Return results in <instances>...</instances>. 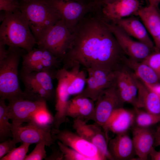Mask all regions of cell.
<instances>
[{"label":"cell","mask_w":160,"mask_h":160,"mask_svg":"<svg viewBox=\"0 0 160 160\" xmlns=\"http://www.w3.org/2000/svg\"><path fill=\"white\" fill-rule=\"evenodd\" d=\"M71 48L62 60V68L79 64L86 71L100 69L115 72L127 57L106 25L99 8L87 14L72 32Z\"/></svg>","instance_id":"obj_1"},{"label":"cell","mask_w":160,"mask_h":160,"mask_svg":"<svg viewBox=\"0 0 160 160\" xmlns=\"http://www.w3.org/2000/svg\"><path fill=\"white\" fill-rule=\"evenodd\" d=\"M5 13L6 17L0 27V42L27 52L32 50L37 41L25 17L20 10Z\"/></svg>","instance_id":"obj_2"},{"label":"cell","mask_w":160,"mask_h":160,"mask_svg":"<svg viewBox=\"0 0 160 160\" xmlns=\"http://www.w3.org/2000/svg\"><path fill=\"white\" fill-rule=\"evenodd\" d=\"M8 53L0 60V97L9 102L26 99L20 87L18 69L20 61L24 54L23 49L9 47Z\"/></svg>","instance_id":"obj_3"},{"label":"cell","mask_w":160,"mask_h":160,"mask_svg":"<svg viewBox=\"0 0 160 160\" xmlns=\"http://www.w3.org/2000/svg\"><path fill=\"white\" fill-rule=\"evenodd\" d=\"M20 9L27 19L37 41L62 19L49 0L22 2Z\"/></svg>","instance_id":"obj_4"},{"label":"cell","mask_w":160,"mask_h":160,"mask_svg":"<svg viewBox=\"0 0 160 160\" xmlns=\"http://www.w3.org/2000/svg\"><path fill=\"white\" fill-rule=\"evenodd\" d=\"M73 35L61 19L38 41L39 47L46 49L61 61L71 47Z\"/></svg>","instance_id":"obj_5"},{"label":"cell","mask_w":160,"mask_h":160,"mask_svg":"<svg viewBox=\"0 0 160 160\" xmlns=\"http://www.w3.org/2000/svg\"><path fill=\"white\" fill-rule=\"evenodd\" d=\"M72 33L77 24L87 14L97 9L98 5L94 2L80 3L73 0H49Z\"/></svg>","instance_id":"obj_6"},{"label":"cell","mask_w":160,"mask_h":160,"mask_svg":"<svg viewBox=\"0 0 160 160\" xmlns=\"http://www.w3.org/2000/svg\"><path fill=\"white\" fill-rule=\"evenodd\" d=\"M22 57L21 71L28 73L33 72L52 71L59 69L61 61L47 49L33 48Z\"/></svg>","instance_id":"obj_7"},{"label":"cell","mask_w":160,"mask_h":160,"mask_svg":"<svg viewBox=\"0 0 160 160\" xmlns=\"http://www.w3.org/2000/svg\"><path fill=\"white\" fill-rule=\"evenodd\" d=\"M54 140L76 150L91 160H104L97 148L94 145L75 133L66 129L60 130L53 128L51 129Z\"/></svg>","instance_id":"obj_8"},{"label":"cell","mask_w":160,"mask_h":160,"mask_svg":"<svg viewBox=\"0 0 160 160\" xmlns=\"http://www.w3.org/2000/svg\"><path fill=\"white\" fill-rule=\"evenodd\" d=\"M104 20L106 25L128 57L141 62L155 51L145 44L133 40L131 36L117 25Z\"/></svg>","instance_id":"obj_9"},{"label":"cell","mask_w":160,"mask_h":160,"mask_svg":"<svg viewBox=\"0 0 160 160\" xmlns=\"http://www.w3.org/2000/svg\"><path fill=\"white\" fill-rule=\"evenodd\" d=\"M73 128L82 137L95 145L104 160H113L108 149L109 141L107 133L96 123L88 124L87 122L78 119H74Z\"/></svg>","instance_id":"obj_10"},{"label":"cell","mask_w":160,"mask_h":160,"mask_svg":"<svg viewBox=\"0 0 160 160\" xmlns=\"http://www.w3.org/2000/svg\"><path fill=\"white\" fill-rule=\"evenodd\" d=\"M51 129V126L43 127L30 123L24 126L12 124V138L17 143L31 144L44 143L46 146L50 147L55 141L52 137Z\"/></svg>","instance_id":"obj_11"},{"label":"cell","mask_w":160,"mask_h":160,"mask_svg":"<svg viewBox=\"0 0 160 160\" xmlns=\"http://www.w3.org/2000/svg\"><path fill=\"white\" fill-rule=\"evenodd\" d=\"M95 102L92 120L102 127L113 111L122 107L124 104L118 95L115 84L103 91Z\"/></svg>","instance_id":"obj_12"},{"label":"cell","mask_w":160,"mask_h":160,"mask_svg":"<svg viewBox=\"0 0 160 160\" xmlns=\"http://www.w3.org/2000/svg\"><path fill=\"white\" fill-rule=\"evenodd\" d=\"M87 71L88 77L86 86L82 92L77 95L88 97L95 102L103 91L114 84L117 71L89 69Z\"/></svg>","instance_id":"obj_13"},{"label":"cell","mask_w":160,"mask_h":160,"mask_svg":"<svg viewBox=\"0 0 160 160\" xmlns=\"http://www.w3.org/2000/svg\"><path fill=\"white\" fill-rule=\"evenodd\" d=\"M55 78L57 81V84L55 90L56 113L54 116L53 124L54 128L59 129L61 124L66 121V108L70 96L68 92V79L67 70L63 68L59 69Z\"/></svg>","instance_id":"obj_14"},{"label":"cell","mask_w":160,"mask_h":160,"mask_svg":"<svg viewBox=\"0 0 160 160\" xmlns=\"http://www.w3.org/2000/svg\"><path fill=\"white\" fill-rule=\"evenodd\" d=\"M46 105V101H33L25 99L9 102L8 116L13 125H21L24 123H28L33 114Z\"/></svg>","instance_id":"obj_15"},{"label":"cell","mask_w":160,"mask_h":160,"mask_svg":"<svg viewBox=\"0 0 160 160\" xmlns=\"http://www.w3.org/2000/svg\"><path fill=\"white\" fill-rule=\"evenodd\" d=\"M139 0H117L100 6L101 14L106 20H115L135 15L141 7Z\"/></svg>","instance_id":"obj_16"},{"label":"cell","mask_w":160,"mask_h":160,"mask_svg":"<svg viewBox=\"0 0 160 160\" xmlns=\"http://www.w3.org/2000/svg\"><path fill=\"white\" fill-rule=\"evenodd\" d=\"M135 113L122 107L115 109L102 127L106 133L117 135L126 133L134 124Z\"/></svg>","instance_id":"obj_17"},{"label":"cell","mask_w":160,"mask_h":160,"mask_svg":"<svg viewBox=\"0 0 160 160\" xmlns=\"http://www.w3.org/2000/svg\"><path fill=\"white\" fill-rule=\"evenodd\" d=\"M111 22L119 26L130 36L155 50L154 42L150 37L146 28L137 17L131 16Z\"/></svg>","instance_id":"obj_18"},{"label":"cell","mask_w":160,"mask_h":160,"mask_svg":"<svg viewBox=\"0 0 160 160\" xmlns=\"http://www.w3.org/2000/svg\"><path fill=\"white\" fill-rule=\"evenodd\" d=\"M94 102L88 97L76 95L68 101L66 111L67 117L86 122L92 120L95 106Z\"/></svg>","instance_id":"obj_19"},{"label":"cell","mask_w":160,"mask_h":160,"mask_svg":"<svg viewBox=\"0 0 160 160\" xmlns=\"http://www.w3.org/2000/svg\"><path fill=\"white\" fill-rule=\"evenodd\" d=\"M138 93L135 108H144L147 111L160 115V98L157 94L147 87L133 74Z\"/></svg>","instance_id":"obj_20"},{"label":"cell","mask_w":160,"mask_h":160,"mask_svg":"<svg viewBox=\"0 0 160 160\" xmlns=\"http://www.w3.org/2000/svg\"><path fill=\"white\" fill-rule=\"evenodd\" d=\"M108 147L113 160L130 159L135 154L132 139L127 133L117 135L109 140Z\"/></svg>","instance_id":"obj_21"},{"label":"cell","mask_w":160,"mask_h":160,"mask_svg":"<svg viewBox=\"0 0 160 160\" xmlns=\"http://www.w3.org/2000/svg\"><path fill=\"white\" fill-rule=\"evenodd\" d=\"M132 140L135 154L140 160H145L155 142L154 133L148 128L135 127L132 129Z\"/></svg>","instance_id":"obj_22"},{"label":"cell","mask_w":160,"mask_h":160,"mask_svg":"<svg viewBox=\"0 0 160 160\" xmlns=\"http://www.w3.org/2000/svg\"><path fill=\"white\" fill-rule=\"evenodd\" d=\"M135 15L140 18L153 39L160 33V10L158 7L150 5L141 7Z\"/></svg>","instance_id":"obj_23"},{"label":"cell","mask_w":160,"mask_h":160,"mask_svg":"<svg viewBox=\"0 0 160 160\" xmlns=\"http://www.w3.org/2000/svg\"><path fill=\"white\" fill-rule=\"evenodd\" d=\"M124 65L133 71L135 76L143 83L154 84L160 83L157 74L147 64L127 57L124 60Z\"/></svg>","instance_id":"obj_24"},{"label":"cell","mask_w":160,"mask_h":160,"mask_svg":"<svg viewBox=\"0 0 160 160\" xmlns=\"http://www.w3.org/2000/svg\"><path fill=\"white\" fill-rule=\"evenodd\" d=\"M19 77L24 84L26 99L33 101H49L53 96L33 79L20 71Z\"/></svg>","instance_id":"obj_25"},{"label":"cell","mask_w":160,"mask_h":160,"mask_svg":"<svg viewBox=\"0 0 160 160\" xmlns=\"http://www.w3.org/2000/svg\"><path fill=\"white\" fill-rule=\"evenodd\" d=\"M80 67L79 64L75 63L69 69H67L68 92L70 96L80 94L85 87L87 77L84 71L80 70Z\"/></svg>","instance_id":"obj_26"},{"label":"cell","mask_w":160,"mask_h":160,"mask_svg":"<svg viewBox=\"0 0 160 160\" xmlns=\"http://www.w3.org/2000/svg\"><path fill=\"white\" fill-rule=\"evenodd\" d=\"M122 68L117 71L115 85L118 95L122 102L129 103L135 106L136 101L129 89L127 78V70Z\"/></svg>","instance_id":"obj_27"},{"label":"cell","mask_w":160,"mask_h":160,"mask_svg":"<svg viewBox=\"0 0 160 160\" xmlns=\"http://www.w3.org/2000/svg\"><path fill=\"white\" fill-rule=\"evenodd\" d=\"M24 73L36 81L53 97L55 91L52 80L55 78L56 73L44 71L33 72L28 73Z\"/></svg>","instance_id":"obj_28"},{"label":"cell","mask_w":160,"mask_h":160,"mask_svg":"<svg viewBox=\"0 0 160 160\" xmlns=\"http://www.w3.org/2000/svg\"><path fill=\"white\" fill-rule=\"evenodd\" d=\"M5 100L0 99V142H3L12 137V124L9 122L8 105H6Z\"/></svg>","instance_id":"obj_29"},{"label":"cell","mask_w":160,"mask_h":160,"mask_svg":"<svg viewBox=\"0 0 160 160\" xmlns=\"http://www.w3.org/2000/svg\"><path fill=\"white\" fill-rule=\"evenodd\" d=\"M135 113L134 123L137 127L148 128L160 122V115L154 114L140 110L135 108Z\"/></svg>","instance_id":"obj_30"},{"label":"cell","mask_w":160,"mask_h":160,"mask_svg":"<svg viewBox=\"0 0 160 160\" xmlns=\"http://www.w3.org/2000/svg\"><path fill=\"white\" fill-rule=\"evenodd\" d=\"M54 116L48 110L47 104L37 110L32 115L28 123L39 126L46 127L53 124Z\"/></svg>","instance_id":"obj_31"},{"label":"cell","mask_w":160,"mask_h":160,"mask_svg":"<svg viewBox=\"0 0 160 160\" xmlns=\"http://www.w3.org/2000/svg\"><path fill=\"white\" fill-rule=\"evenodd\" d=\"M31 144L22 143L18 147L15 148L10 152L5 155L0 160H25Z\"/></svg>","instance_id":"obj_32"},{"label":"cell","mask_w":160,"mask_h":160,"mask_svg":"<svg viewBox=\"0 0 160 160\" xmlns=\"http://www.w3.org/2000/svg\"><path fill=\"white\" fill-rule=\"evenodd\" d=\"M57 144L64 160H91L76 150L64 144L58 140Z\"/></svg>","instance_id":"obj_33"},{"label":"cell","mask_w":160,"mask_h":160,"mask_svg":"<svg viewBox=\"0 0 160 160\" xmlns=\"http://www.w3.org/2000/svg\"><path fill=\"white\" fill-rule=\"evenodd\" d=\"M142 62L151 67L160 80V50H155L153 52Z\"/></svg>","instance_id":"obj_34"},{"label":"cell","mask_w":160,"mask_h":160,"mask_svg":"<svg viewBox=\"0 0 160 160\" xmlns=\"http://www.w3.org/2000/svg\"><path fill=\"white\" fill-rule=\"evenodd\" d=\"M33 151L27 155L25 160H42L47 157L44 143L37 144Z\"/></svg>","instance_id":"obj_35"},{"label":"cell","mask_w":160,"mask_h":160,"mask_svg":"<svg viewBox=\"0 0 160 160\" xmlns=\"http://www.w3.org/2000/svg\"><path fill=\"white\" fill-rule=\"evenodd\" d=\"M20 3L16 0H0V10L12 13L20 10Z\"/></svg>","instance_id":"obj_36"},{"label":"cell","mask_w":160,"mask_h":160,"mask_svg":"<svg viewBox=\"0 0 160 160\" xmlns=\"http://www.w3.org/2000/svg\"><path fill=\"white\" fill-rule=\"evenodd\" d=\"M17 143L14 140L10 138L0 143V159L10 152L15 148L16 147Z\"/></svg>","instance_id":"obj_37"},{"label":"cell","mask_w":160,"mask_h":160,"mask_svg":"<svg viewBox=\"0 0 160 160\" xmlns=\"http://www.w3.org/2000/svg\"><path fill=\"white\" fill-rule=\"evenodd\" d=\"M143 83L148 88L156 93L160 98V83L154 84Z\"/></svg>","instance_id":"obj_38"},{"label":"cell","mask_w":160,"mask_h":160,"mask_svg":"<svg viewBox=\"0 0 160 160\" xmlns=\"http://www.w3.org/2000/svg\"><path fill=\"white\" fill-rule=\"evenodd\" d=\"M5 45L0 42V60L4 59L7 55L8 50L6 49Z\"/></svg>","instance_id":"obj_39"},{"label":"cell","mask_w":160,"mask_h":160,"mask_svg":"<svg viewBox=\"0 0 160 160\" xmlns=\"http://www.w3.org/2000/svg\"><path fill=\"white\" fill-rule=\"evenodd\" d=\"M152 160H160V151H157L154 148V147L152 148L149 153Z\"/></svg>","instance_id":"obj_40"},{"label":"cell","mask_w":160,"mask_h":160,"mask_svg":"<svg viewBox=\"0 0 160 160\" xmlns=\"http://www.w3.org/2000/svg\"><path fill=\"white\" fill-rule=\"evenodd\" d=\"M155 142L154 145L155 146H160V129L158 128L156 132L154 133Z\"/></svg>","instance_id":"obj_41"},{"label":"cell","mask_w":160,"mask_h":160,"mask_svg":"<svg viewBox=\"0 0 160 160\" xmlns=\"http://www.w3.org/2000/svg\"><path fill=\"white\" fill-rule=\"evenodd\" d=\"M117 0H89V1L94 2L100 6L108 3L112 2Z\"/></svg>","instance_id":"obj_42"},{"label":"cell","mask_w":160,"mask_h":160,"mask_svg":"<svg viewBox=\"0 0 160 160\" xmlns=\"http://www.w3.org/2000/svg\"><path fill=\"white\" fill-rule=\"evenodd\" d=\"M156 50H160V33L153 39Z\"/></svg>","instance_id":"obj_43"},{"label":"cell","mask_w":160,"mask_h":160,"mask_svg":"<svg viewBox=\"0 0 160 160\" xmlns=\"http://www.w3.org/2000/svg\"><path fill=\"white\" fill-rule=\"evenodd\" d=\"M149 5L158 7V5L160 3V0H147Z\"/></svg>","instance_id":"obj_44"},{"label":"cell","mask_w":160,"mask_h":160,"mask_svg":"<svg viewBox=\"0 0 160 160\" xmlns=\"http://www.w3.org/2000/svg\"><path fill=\"white\" fill-rule=\"evenodd\" d=\"M1 11V12H0V22L1 21L2 22L5 19L6 15L5 12H4L2 11Z\"/></svg>","instance_id":"obj_45"},{"label":"cell","mask_w":160,"mask_h":160,"mask_svg":"<svg viewBox=\"0 0 160 160\" xmlns=\"http://www.w3.org/2000/svg\"><path fill=\"white\" fill-rule=\"evenodd\" d=\"M74 1L82 3H87L89 2V0H73Z\"/></svg>","instance_id":"obj_46"},{"label":"cell","mask_w":160,"mask_h":160,"mask_svg":"<svg viewBox=\"0 0 160 160\" xmlns=\"http://www.w3.org/2000/svg\"><path fill=\"white\" fill-rule=\"evenodd\" d=\"M17 1H21L22 2H27L28 1H29L31 0H16Z\"/></svg>","instance_id":"obj_47"},{"label":"cell","mask_w":160,"mask_h":160,"mask_svg":"<svg viewBox=\"0 0 160 160\" xmlns=\"http://www.w3.org/2000/svg\"><path fill=\"white\" fill-rule=\"evenodd\" d=\"M158 128H159L160 129V126Z\"/></svg>","instance_id":"obj_48"}]
</instances>
